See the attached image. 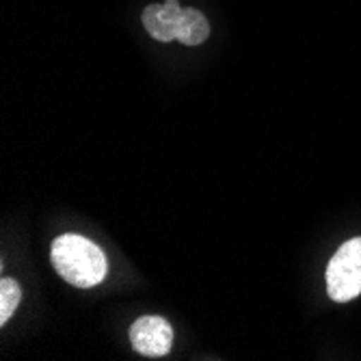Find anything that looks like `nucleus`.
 Returning a JSON list of instances; mask_svg holds the SVG:
<instances>
[{"label": "nucleus", "mask_w": 361, "mask_h": 361, "mask_svg": "<svg viewBox=\"0 0 361 361\" xmlns=\"http://www.w3.org/2000/svg\"><path fill=\"white\" fill-rule=\"evenodd\" d=\"M54 271L76 288H93L102 283L109 271L104 251L80 234H63L54 238L50 249Z\"/></svg>", "instance_id": "obj_2"}, {"label": "nucleus", "mask_w": 361, "mask_h": 361, "mask_svg": "<svg viewBox=\"0 0 361 361\" xmlns=\"http://www.w3.org/2000/svg\"><path fill=\"white\" fill-rule=\"evenodd\" d=\"M143 28L156 42L169 44L180 42L182 46H202L210 37V22L204 11L195 7H180L178 0L154 3L143 9Z\"/></svg>", "instance_id": "obj_1"}, {"label": "nucleus", "mask_w": 361, "mask_h": 361, "mask_svg": "<svg viewBox=\"0 0 361 361\" xmlns=\"http://www.w3.org/2000/svg\"><path fill=\"white\" fill-rule=\"evenodd\" d=\"M326 294L336 303H348L361 294V236L346 240L329 259L324 273Z\"/></svg>", "instance_id": "obj_3"}, {"label": "nucleus", "mask_w": 361, "mask_h": 361, "mask_svg": "<svg viewBox=\"0 0 361 361\" xmlns=\"http://www.w3.org/2000/svg\"><path fill=\"white\" fill-rule=\"evenodd\" d=\"M130 344L143 357H165L173 346V329L160 316H141L130 324Z\"/></svg>", "instance_id": "obj_4"}, {"label": "nucleus", "mask_w": 361, "mask_h": 361, "mask_svg": "<svg viewBox=\"0 0 361 361\" xmlns=\"http://www.w3.org/2000/svg\"><path fill=\"white\" fill-rule=\"evenodd\" d=\"M22 299V288L16 279L5 277L0 281V324H7Z\"/></svg>", "instance_id": "obj_5"}]
</instances>
